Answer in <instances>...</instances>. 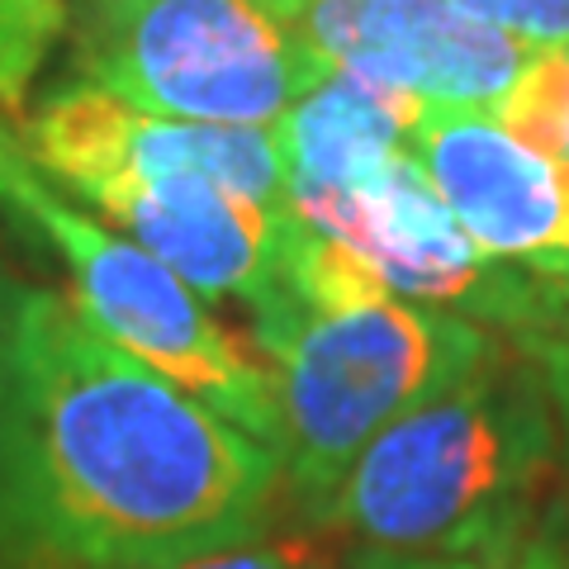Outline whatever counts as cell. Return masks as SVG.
<instances>
[{
    "instance_id": "8",
    "label": "cell",
    "mask_w": 569,
    "mask_h": 569,
    "mask_svg": "<svg viewBox=\"0 0 569 569\" xmlns=\"http://www.w3.org/2000/svg\"><path fill=\"white\" fill-rule=\"evenodd\" d=\"M14 138L29 152V162L71 194L104 176L200 171L261 204L284 209V167L271 129L148 114L77 77L58 81L33 104H24Z\"/></svg>"
},
{
    "instance_id": "15",
    "label": "cell",
    "mask_w": 569,
    "mask_h": 569,
    "mask_svg": "<svg viewBox=\"0 0 569 569\" xmlns=\"http://www.w3.org/2000/svg\"><path fill=\"white\" fill-rule=\"evenodd\" d=\"M460 14L498 29L527 52L569 48V0H451Z\"/></svg>"
},
{
    "instance_id": "18",
    "label": "cell",
    "mask_w": 569,
    "mask_h": 569,
    "mask_svg": "<svg viewBox=\"0 0 569 569\" xmlns=\"http://www.w3.org/2000/svg\"><path fill=\"white\" fill-rule=\"evenodd\" d=\"M0 280H6V276H0Z\"/></svg>"
},
{
    "instance_id": "12",
    "label": "cell",
    "mask_w": 569,
    "mask_h": 569,
    "mask_svg": "<svg viewBox=\"0 0 569 569\" xmlns=\"http://www.w3.org/2000/svg\"><path fill=\"white\" fill-rule=\"evenodd\" d=\"M58 43H67V0H0V110H24Z\"/></svg>"
},
{
    "instance_id": "10",
    "label": "cell",
    "mask_w": 569,
    "mask_h": 569,
    "mask_svg": "<svg viewBox=\"0 0 569 569\" xmlns=\"http://www.w3.org/2000/svg\"><path fill=\"white\" fill-rule=\"evenodd\" d=\"M408 152L489 257L569 280V171L550 152L475 104H427Z\"/></svg>"
},
{
    "instance_id": "17",
    "label": "cell",
    "mask_w": 569,
    "mask_h": 569,
    "mask_svg": "<svg viewBox=\"0 0 569 569\" xmlns=\"http://www.w3.org/2000/svg\"><path fill=\"white\" fill-rule=\"evenodd\" d=\"M167 569H332L318 550L299 546V541H252L238 550H219V556H200L186 565H167Z\"/></svg>"
},
{
    "instance_id": "2",
    "label": "cell",
    "mask_w": 569,
    "mask_h": 569,
    "mask_svg": "<svg viewBox=\"0 0 569 569\" xmlns=\"http://www.w3.org/2000/svg\"><path fill=\"white\" fill-rule=\"evenodd\" d=\"M290 305L257 323L284 427V489L318 518L385 427L475 376L503 347L489 328L389 295L295 213L284 247Z\"/></svg>"
},
{
    "instance_id": "9",
    "label": "cell",
    "mask_w": 569,
    "mask_h": 569,
    "mask_svg": "<svg viewBox=\"0 0 569 569\" xmlns=\"http://www.w3.org/2000/svg\"><path fill=\"white\" fill-rule=\"evenodd\" d=\"M96 213L114 219L123 238L171 266L200 295H233L252 309V323L290 305L284 290V247L295 213L271 209L200 171L162 176H104L77 190Z\"/></svg>"
},
{
    "instance_id": "3",
    "label": "cell",
    "mask_w": 569,
    "mask_h": 569,
    "mask_svg": "<svg viewBox=\"0 0 569 569\" xmlns=\"http://www.w3.org/2000/svg\"><path fill=\"white\" fill-rule=\"evenodd\" d=\"M560 451L550 395L518 347L370 441L318 512L356 550L498 556L531 537V508Z\"/></svg>"
},
{
    "instance_id": "16",
    "label": "cell",
    "mask_w": 569,
    "mask_h": 569,
    "mask_svg": "<svg viewBox=\"0 0 569 569\" xmlns=\"http://www.w3.org/2000/svg\"><path fill=\"white\" fill-rule=\"evenodd\" d=\"M351 569H569V556L556 541H541V537H527L512 550H498V556H475V560L389 556V550H356L351 546Z\"/></svg>"
},
{
    "instance_id": "4",
    "label": "cell",
    "mask_w": 569,
    "mask_h": 569,
    "mask_svg": "<svg viewBox=\"0 0 569 569\" xmlns=\"http://www.w3.org/2000/svg\"><path fill=\"white\" fill-rule=\"evenodd\" d=\"M0 209L39 238L52 261L77 284V305L91 323L133 351L138 361L162 370L209 403L219 418L242 427L261 447L284 456V427L271 370L257 366L238 347V337L209 313L204 295L162 266L152 252H142L133 238L104 228L91 213H81L48 176L29 162L14 129L0 123ZM284 466V460H280Z\"/></svg>"
},
{
    "instance_id": "13",
    "label": "cell",
    "mask_w": 569,
    "mask_h": 569,
    "mask_svg": "<svg viewBox=\"0 0 569 569\" xmlns=\"http://www.w3.org/2000/svg\"><path fill=\"white\" fill-rule=\"evenodd\" d=\"M493 114L569 171V48L537 52L531 67L522 71V81L512 86Z\"/></svg>"
},
{
    "instance_id": "5",
    "label": "cell",
    "mask_w": 569,
    "mask_h": 569,
    "mask_svg": "<svg viewBox=\"0 0 569 569\" xmlns=\"http://www.w3.org/2000/svg\"><path fill=\"white\" fill-rule=\"evenodd\" d=\"M71 77L133 110L271 129L323 62L257 0H67Z\"/></svg>"
},
{
    "instance_id": "1",
    "label": "cell",
    "mask_w": 569,
    "mask_h": 569,
    "mask_svg": "<svg viewBox=\"0 0 569 569\" xmlns=\"http://www.w3.org/2000/svg\"><path fill=\"white\" fill-rule=\"evenodd\" d=\"M271 447L110 342L67 295L0 280V569H167L266 537Z\"/></svg>"
},
{
    "instance_id": "7",
    "label": "cell",
    "mask_w": 569,
    "mask_h": 569,
    "mask_svg": "<svg viewBox=\"0 0 569 569\" xmlns=\"http://www.w3.org/2000/svg\"><path fill=\"white\" fill-rule=\"evenodd\" d=\"M323 67L427 104L498 110L537 52L451 0H257Z\"/></svg>"
},
{
    "instance_id": "14",
    "label": "cell",
    "mask_w": 569,
    "mask_h": 569,
    "mask_svg": "<svg viewBox=\"0 0 569 569\" xmlns=\"http://www.w3.org/2000/svg\"><path fill=\"white\" fill-rule=\"evenodd\" d=\"M550 395L560 422V441H569V280H546V305L531 318V328L512 337Z\"/></svg>"
},
{
    "instance_id": "11",
    "label": "cell",
    "mask_w": 569,
    "mask_h": 569,
    "mask_svg": "<svg viewBox=\"0 0 569 569\" xmlns=\"http://www.w3.org/2000/svg\"><path fill=\"white\" fill-rule=\"evenodd\" d=\"M427 100L389 91L351 71H323L290 110L271 123L284 190H328L408 152Z\"/></svg>"
},
{
    "instance_id": "6",
    "label": "cell",
    "mask_w": 569,
    "mask_h": 569,
    "mask_svg": "<svg viewBox=\"0 0 569 569\" xmlns=\"http://www.w3.org/2000/svg\"><path fill=\"white\" fill-rule=\"evenodd\" d=\"M284 204L413 305L460 313L503 337L527 332L546 305V280L489 257L441 204L413 152H395L328 190H284Z\"/></svg>"
}]
</instances>
